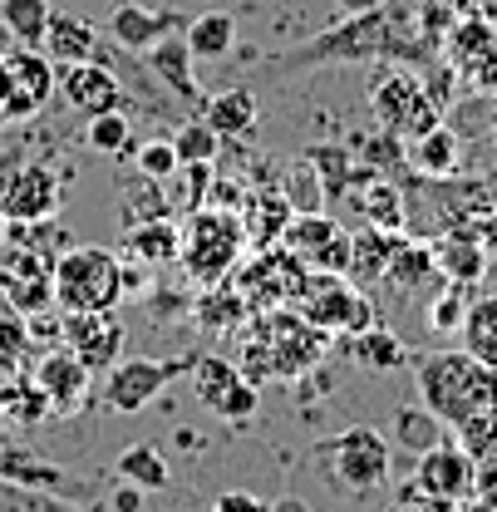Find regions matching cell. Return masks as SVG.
Returning <instances> with one entry per match:
<instances>
[{"label":"cell","mask_w":497,"mask_h":512,"mask_svg":"<svg viewBox=\"0 0 497 512\" xmlns=\"http://www.w3.org/2000/svg\"><path fill=\"white\" fill-rule=\"evenodd\" d=\"M438 45L419 25V0H389L379 10H360L345 25L325 30L320 40H306L296 50H286L276 69L296 74L311 64H350V60H394V64H429Z\"/></svg>","instance_id":"6da1fadb"},{"label":"cell","mask_w":497,"mask_h":512,"mask_svg":"<svg viewBox=\"0 0 497 512\" xmlns=\"http://www.w3.org/2000/svg\"><path fill=\"white\" fill-rule=\"evenodd\" d=\"M325 345H330V335L320 325H311L301 311H281V306L276 311H256V316L242 320V340H237L242 360H237V370L251 384L271 380V375L276 380H296V375L320 365Z\"/></svg>","instance_id":"7a4b0ae2"},{"label":"cell","mask_w":497,"mask_h":512,"mask_svg":"<svg viewBox=\"0 0 497 512\" xmlns=\"http://www.w3.org/2000/svg\"><path fill=\"white\" fill-rule=\"evenodd\" d=\"M414 384L419 404H429L448 429L468 424L473 414L497 404V365L478 360L473 350H429L414 360Z\"/></svg>","instance_id":"3957f363"},{"label":"cell","mask_w":497,"mask_h":512,"mask_svg":"<svg viewBox=\"0 0 497 512\" xmlns=\"http://www.w3.org/2000/svg\"><path fill=\"white\" fill-rule=\"evenodd\" d=\"M315 468L340 498H365L389 483L394 473V444L370 424H350L335 439L315 444Z\"/></svg>","instance_id":"277c9868"},{"label":"cell","mask_w":497,"mask_h":512,"mask_svg":"<svg viewBox=\"0 0 497 512\" xmlns=\"http://www.w3.org/2000/svg\"><path fill=\"white\" fill-rule=\"evenodd\" d=\"M242 247H247V227L237 212L227 207H197L183 227V261L187 276L207 291V286H222L237 261H242Z\"/></svg>","instance_id":"5b68a950"},{"label":"cell","mask_w":497,"mask_h":512,"mask_svg":"<svg viewBox=\"0 0 497 512\" xmlns=\"http://www.w3.org/2000/svg\"><path fill=\"white\" fill-rule=\"evenodd\" d=\"M124 301V256L104 247H69L55 261L60 311H114Z\"/></svg>","instance_id":"8992f818"},{"label":"cell","mask_w":497,"mask_h":512,"mask_svg":"<svg viewBox=\"0 0 497 512\" xmlns=\"http://www.w3.org/2000/svg\"><path fill=\"white\" fill-rule=\"evenodd\" d=\"M370 109L374 119L384 124V133L394 138H419L429 133L434 124H443V109L429 99L424 89V74L414 64H384L379 74L370 79Z\"/></svg>","instance_id":"52a82bcc"},{"label":"cell","mask_w":497,"mask_h":512,"mask_svg":"<svg viewBox=\"0 0 497 512\" xmlns=\"http://www.w3.org/2000/svg\"><path fill=\"white\" fill-rule=\"evenodd\" d=\"M187 380H192V389H197L202 409H207V414H217V419H227V424L251 419V414H256V404H261L256 384L237 370V360H222V355H192Z\"/></svg>","instance_id":"ba28073f"},{"label":"cell","mask_w":497,"mask_h":512,"mask_svg":"<svg viewBox=\"0 0 497 512\" xmlns=\"http://www.w3.org/2000/svg\"><path fill=\"white\" fill-rule=\"evenodd\" d=\"M187 370H192V355H183V360L133 355V360H119V365L109 370L104 399H109V409H119V414H138V409H148V404L178 380V375H187Z\"/></svg>","instance_id":"9c48e42d"},{"label":"cell","mask_w":497,"mask_h":512,"mask_svg":"<svg viewBox=\"0 0 497 512\" xmlns=\"http://www.w3.org/2000/svg\"><path fill=\"white\" fill-rule=\"evenodd\" d=\"M276 247H286L311 271H330V276H345V266H350V232L325 212H296Z\"/></svg>","instance_id":"30bf717a"},{"label":"cell","mask_w":497,"mask_h":512,"mask_svg":"<svg viewBox=\"0 0 497 512\" xmlns=\"http://www.w3.org/2000/svg\"><path fill=\"white\" fill-rule=\"evenodd\" d=\"M64 207V178L45 163H25L0 183V217L5 222H50Z\"/></svg>","instance_id":"8fae6325"},{"label":"cell","mask_w":497,"mask_h":512,"mask_svg":"<svg viewBox=\"0 0 497 512\" xmlns=\"http://www.w3.org/2000/svg\"><path fill=\"white\" fill-rule=\"evenodd\" d=\"M60 345L74 350L89 370H114L124 350V320L114 311H60Z\"/></svg>","instance_id":"7c38bea8"},{"label":"cell","mask_w":497,"mask_h":512,"mask_svg":"<svg viewBox=\"0 0 497 512\" xmlns=\"http://www.w3.org/2000/svg\"><path fill=\"white\" fill-rule=\"evenodd\" d=\"M301 316L311 320V325H320L325 335H360V330H370V325H379V311H374L370 291H360L355 281H345V276H335L330 286H320L311 301H301L296 306Z\"/></svg>","instance_id":"4fadbf2b"},{"label":"cell","mask_w":497,"mask_h":512,"mask_svg":"<svg viewBox=\"0 0 497 512\" xmlns=\"http://www.w3.org/2000/svg\"><path fill=\"white\" fill-rule=\"evenodd\" d=\"M414 483L429 488V493L443 498V503L463 508V503L478 493V463L463 453L458 439H443L438 448H429V453L414 458Z\"/></svg>","instance_id":"5bb4252c"},{"label":"cell","mask_w":497,"mask_h":512,"mask_svg":"<svg viewBox=\"0 0 497 512\" xmlns=\"http://www.w3.org/2000/svg\"><path fill=\"white\" fill-rule=\"evenodd\" d=\"M55 79H60V94L69 99V109L84 114V119L114 114L128 104L124 79L104 64H55Z\"/></svg>","instance_id":"9a60e30c"},{"label":"cell","mask_w":497,"mask_h":512,"mask_svg":"<svg viewBox=\"0 0 497 512\" xmlns=\"http://www.w3.org/2000/svg\"><path fill=\"white\" fill-rule=\"evenodd\" d=\"M178 30H187V20L178 10H148V5H138V0H119L114 15H109V40L124 45L128 55H143V50H153L163 35H178Z\"/></svg>","instance_id":"2e32d148"},{"label":"cell","mask_w":497,"mask_h":512,"mask_svg":"<svg viewBox=\"0 0 497 512\" xmlns=\"http://www.w3.org/2000/svg\"><path fill=\"white\" fill-rule=\"evenodd\" d=\"M443 281H448V276L438 271L434 242H419V237H399V242H394L389 271H384V286H389L394 296H419V291L434 296Z\"/></svg>","instance_id":"e0dca14e"},{"label":"cell","mask_w":497,"mask_h":512,"mask_svg":"<svg viewBox=\"0 0 497 512\" xmlns=\"http://www.w3.org/2000/svg\"><path fill=\"white\" fill-rule=\"evenodd\" d=\"M35 380H40V389L50 394L55 414H74V409L89 399V380H94V370H89V365H84L74 350L55 345L50 355H40V365H35Z\"/></svg>","instance_id":"ac0fdd59"},{"label":"cell","mask_w":497,"mask_h":512,"mask_svg":"<svg viewBox=\"0 0 497 512\" xmlns=\"http://www.w3.org/2000/svg\"><path fill=\"white\" fill-rule=\"evenodd\" d=\"M232 291L247 301V311H276L286 306V247H266L251 266H237V276H227Z\"/></svg>","instance_id":"d6986e66"},{"label":"cell","mask_w":497,"mask_h":512,"mask_svg":"<svg viewBox=\"0 0 497 512\" xmlns=\"http://www.w3.org/2000/svg\"><path fill=\"white\" fill-rule=\"evenodd\" d=\"M128 266H173L183 256V227L173 217H153V222H133L119 242Z\"/></svg>","instance_id":"ffe728a7"},{"label":"cell","mask_w":497,"mask_h":512,"mask_svg":"<svg viewBox=\"0 0 497 512\" xmlns=\"http://www.w3.org/2000/svg\"><path fill=\"white\" fill-rule=\"evenodd\" d=\"M148 55V69H153V79L173 94V99H183V104H202V89H197V79H192V45H187V35H163L153 50H143Z\"/></svg>","instance_id":"44dd1931"},{"label":"cell","mask_w":497,"mask_h":512,"mask_svg":"<svg viewBox=\"0 0 497 512\" xmlns=\"http://www.w3.org/2000/svg\"><path fill=\"white\" fill-rule=\"evenodd\" d=\"M434 256H438V271L448 276V281H458V286H478L483 276H488V252L478 247V237L468 232V227H448V232H438L434 242Z\"/></svg>","instance_id":"7402d4cb"},{"label":"cell","mask_w":497,"mask_h":512,"mask_svg":"<svg viewBox=\"0 0 497 512\" xmlns=\"http://www.w3.org/2000/svg\"><path fill=\"white\" fill-rule=\"evenodd\" d=\"M202 119L212 124L217 138H251V133H256V119H261L256 89L237 84V89H222V94L202 99Z\"/></svg>","instance_id":"603a6c76"},{"label":"cell","mask_w":497,"mask_h":512,"mask_svg":"<svg viewBox=\"0 0 497 512\" xmlns=\"http://www.w3.org/2000/svg\"><path fill=\"white\" fill-rule=\"evenodd\" d=\"M458 163H463V138H458L448 124H434L429 133L409 138V168H414L419 178L443 183V178L458 173Z\"/></svg>","instance_id":"cb8c5ba5"},{"label":"cell","mask_w":497,"mask_h":512,"mask_svg":"<svg viewBox=\"0 0 497 512\" xmlns=\"http://www.w3.org/2000/svg\"><path fill=\"white\" fill-rule=\"evenodd\" d=\"M404 232H379V227H360L350 237V266H345V281H355L360 291L370 286H384V271H389V256H394V242Z\"/></svg>","instance_id":"d4e9b609"},{"label":"cell","mask_w":497,"mask_h":512,"mask_svg":"<svg viewBox=\"0 0 497 512\" xmlns=\"http://www.w3.org/2000/svg\"><path fill=\"white\" fill-rule=\"evenodd\" d=\"M443 439H453V434H448V424L438 419L429 404H399L394 419H389V444L404 448L409 458H419V453L438 448Z\"/></svg>","instance_id":"484cf974"},{"label":"cell","mask_w":497,"mask_h":512,"mask_svg":"<svg viewBox=\"0 0 497 512\" xmlns=\"http://www.w3.org/2000/svg\"><path fill=\"white\" fill-rule=\"evenodd\" d=\"M306 163H311V173L320 178V188H325V197H345L350 202V192L365 188L374 178V168H360L345 148H335V143H315V148H306Z\"/></svg>","instance_id":"4316f807"},{"label":"cell","mask_w":497,"mask_h":512,"mask_svg":"<svg viewBox=\"0 0 497 512\" xmlns=\"http://www.w3.org/2000/svg\"><path fill=\"white\" fill-rule=\"evenodd\" d=\"M114 483H128L138 493H163L173 483V468H168V453L158 444H133L114 458Z\"/></svg>","instance_id":"83f0119b"},{"label":"cell","mask_w":497,"mask_h":512,"mask_svg":"<svg viewBox=\"0 0 497 512\" xmlns=\"http://www.w3.org/2000/svg\"><path fill=\"white\" fill-rule=\"evenodd\" d=\"M0 414H5V424L10 429H40L50 414H55V404H50V394L40 389V380L30 375H15V380L0 384Z\"/></svg>","instance_id":"f1b7e54d"},{"label":"cell","mask_w":497,"mask_h":512,"mask_svg":"<svg viewBox=\"0 0 497 512\" xmlns=\"http://www.w3.org/2000/svg\"><path fill=\"white\" fill-rule=\"evenodd\" d=\"M350 202L360 207L365 227H379V232H404V217H409V207H404V192L394 188L389 178H379V173H374L365 188L350 192Z\"/></svg>","instance_id":"f546056e"},{"label":"cell","mask_w":497,"mask_h":512,"mask_svg":"<svg viewBox=\"0 0 497 512\" xmlns=\"http://www.w3.org/2000/svg\"><path fill=\"white\" fill-rule=\"evenodd\" d=\"M291 217H296V207H291L286 192H256L251 207H247V217H242L247 242H256V247H276L281 232L291 227Z\"/></svg>","instance_id":"4dcf8cb0"},{"label":"cell","mask_w":497,"mask_h":512,"mask_svg":"<svg viewBox=\"0 0 497 512\" xmlns=\"http://www.w3.org/2000/svg\"><path fill=\"white\" fill-rule=\"evenodd\" d=\"M350 355H355L360 370H374V375H389V370H399L409 360L404 340L394 330H384V325H370V330L350 335Z\"/></svg>","instance_id":"1f68e13d"},{"label":"cell","mask_w":497,"mask_h":512,"mask_svg":"<svg viewBox=\"0 0 497 512\" xmlns=\"http://www.w3.org/2000/svg\"><path fill=\"white\" fill-rule=\"evenodd\" d=\"M50 15H55L50 0H0V25H5V35H10L15 45H30V50L45 45Z\"/></svg>","instance_id":"d6a6232c"},{"label":"cell","mask_w":497,"mask_h":512,"mask_svg":"<svg viewBox=\"0 0 497 512\" xmlns=\"http://www.w3.org/2000/svg\"><path fill=\"white\" fill-rule=\"evenodd\" d=\"M183 35H187V45H192V60H222L237 45V20L227 10H207V15L187 20Z\"/></svg>","instance_id":"836d02e7"},{"label":"cell","mask_w":497,"mask_h":512,"mask_svg":"<svg viewBox=\"0 0 497 512\" xmlns=\"http://www.w3.org/2000/svg\"><path fill=\"white\" fill-rule=\"evenodd\" d=\"M458 335H463V350H473L478 360L497 365V296H473Z\"/></svg>","instance_id":"e575fe53"},{"label":"cell","mask_w":497,"mask_h":512,"mask_svg":"<svg viewBox=\"0 0 497 512\" xmlns=\"http://www.w3.org/2000/svg\"><path fill=\"white\" fill-rule=\"evenodd\" d=\"M473 306V286H458V281H443L434 296H429V311H424V325L438 330V335H458L463 330V316Z\"/></svg>","instance_id":"d590c367"},{"label":"cell","mask_w":497,"mask_h":512,"mask_svg":"<svg viewBox=\"0 0 497 512\" xmlns=\"http://www.w3.org/2000/svg\"><path fill=\"white\" fill-rule=\"evenodd\" d=\"M84 143L94 148V153H104V158H133V119H128L124 109H114V114H99V119H89L84 128Z\"/></svg>","instance_id":"8d00e7d4"},{"label":"cell","mask_w":497,"mask_h":512,"mask_svg":"<svg viewBox=\"0 0 497 512\" xmlns=\"http://www.w3.org/2000/svg\"><path fill=\"white\" fill-rule=\"evenodd\" d=\"M453 439L463 444V453H468L478 468H497V404L483 409V414H473L468 424H458Z\"/></svg>","instance_id":"74e56055"},{"label":"cell","mask_w":497,"mask_h":512,"mask_svg":"<svg viewBox=\"0 0 497 512\" xmlns=\"http://www.w3.org/2000/svg\"><path fill=\"white\" fill-rule=\"evenodd\" d=\"M0 512H84V503H69L60 493H45V488L0 478Z\"/></svg>","instance_id":"f35d334b"},{"label":"cell","mask_w":497,"mask_h":512,"mask_svg":"<svg viewBox=\"0 0 497 512\" xmlns=\"http://www.w3.org/2000/svg\"><path fill=\"white\" fill-rule=\"evenodd\" d=\"M197 316H202L207 330H237L251 311H247V301L232 291V281H222V286H207V296L197 301Z\"/></svg>","instance_id":"ab89813d"},{"label":"cell","mask_w":497,"mask_h":512,"mask_svg":"<svg viewBox=\"0 0 497 512\" xmlns=\"http://www.w3.org/2000/svg\"><path fill=\"white\" fill-rule=\"evenodd\" d=\"M133 168H138V178L173 183V178L183 173V158H178L173 138H148V143H138V148H133Z\"/></svg>","instance_id":"60d3db41"},{"label":"cell","mask_w":497,"mask_h":512,"mask_svg":"<svg viewBox=\"0 0 497 512\" xmlns=\"http://www.w3.org/2000/svg\"><path fill=\"white\" fill-rule=\"evenodd\" d=\"M173 148H178V158H183V163H217L222 138L212 133L207 119H183L178 133H173Z\"/></svg>","instance_id":"b9f144b4"},{"label":"cell","mask_w":497,"mask_h":512,"mask_svg":"<svg viewBox=\"0 0 497 512\" xmlns=\"http://www.w3.org/2000/svg\"><path fill=\"white\" fill-rule=\"evenodd\" d=\"M394 512H453V503H443L429 488H419L414 478H404L399 493H394Z\"/></svg>","instance_id":"7bdbcfd3"},{"label":"cell","mask_w":497,"mask_h":512,"mask_svg":"<svg viewBox=\"0 0 497 512\" xmlns=\"http://www.w3.org/2000/svg\"><path fill=\"white\" fill-rule=\"evenodd\" d=\"M207 512H271V503H261L256 493H242V488H227V493L212 498Z\"/></svg>","instance_id":"ee69618b"},{"label":"cell","mask_w":497,"mask_h":512,"mask_svg":"<svg viewBox=\"0 0 497 512\" xmlns=\"http://www.w3.org/2000/svg\"><path fill=\"white\" fill-rule=\"evenodd\" d=\"M468 232L478 237V247L488 252V261H497V207L493 212H483V217H473V222H468Z\"/></svg>","instance_id":"f6af8a7d"},{"label":"cell","mask_w":497,"mask_h":512,"mask_svg":"<svg viewBox=\"0 0 497 512\" xmlns=\"http://www.w3.org/2000/svg\"><path fill=\"white\" fill-rule=\"evenodd\" d=\"M10 104H15V74H10V55H0V119L10 124Z\"/></svg>","instance_id":"bcb514c9"},{"label":"cell","mask_w":497,"mask_h":512,"mask_svg":"<svg viewBox=\"0 0 497 512\" xmlns=\"http://www.w3.org/2000/svg\"><path fill=\"white\" fill-rule=\"evenodd\" d=\"M453 10H458V15H478V20L497 25V0H453Z\"/></svg>","instance_id":"7dc6e473"},{"label":"cell","mask_w":497,"mask_h":512,"mask_svg":"<svg viewBox=\"0 0 497 512\" xmlns=\"http://www.w3.org/2000/svg\"><path fill=\"white\" fill-rule=\"evenodd\" d=\"M473 498H483V503L497 508V468H478V493Z\"/></svg>","instance_id":"c3c4849f"},{"label":"cell","mask_w":497,"mask_h":512,"mask_svg":"<svg viewBox=\"0 0 497 512\" xmlns=\"http://www.w3.org/2000/svg\"><path fill=\"white\" fill-rule=\"evenodd\" d=\"M114 508H119V512H138V508H143V493H138V488H128V483H119V488H114Z\"/></svg>","instance_id":"681fc988"},{"label":"cell","mask_w":497,"mask_h":512,"mask_svg":"<svg viewBox=\"0 0 497 512\" xmlns=\"http://www.w3.org/2000/svg\"><path fill=\"white\" fill-rule=\"evenodd\" d=\"M345 15H360V10H379V5H389V0H335Z\"/></svg>","instance_id":"f907efd6"},{"label":"cell","mask_w":497,"mask_h":512,"mask_svg":"<svg viewBox=\"0 0 497 512\" xmlns=\"http://www.w3.org/2000/svg\"><path fill=\"white\" fill-rule=\"evenodd\" d=\"M271 512H311V503H306V498H276Z\"/></svg>","instance_id":"816d5d0a"},{"label":"cell","mask_w":497,"mask_h":512,"mask_svg":"<svg viewBox=\"0 0 497 512\" xmlns=\"http://www.w3.org/2000/svg\"><path fill=\"white\" fill-rule=\"evenodd\" d=\"M458 512H497V508H493V503H483V498H468Z\"/></svg>","instance_id":"f5cc1de1"},{"label":"cell","mask_w":497,"mask_h":512,"mask_svg":"<svg viewBox=\"0 0 497 512\" xmlns=\"http://www.w3.org/2000/svg\"><path fill=\"white\" fill-rule=\"evenodd\" d=\"M5 429H10V424H5V414H0V434H5Z\"/></svg>","instance_id":"db71d44e"},{"label":"cell","mask_w":497,"mask_h":512,"mask_svg":"<svg viewBox=\"0 0 497 512\" xmlns=\"http://www.w3.org/2000/svg\"><path fill=\"white\" fill-rule=\"evenodd\" d=\"M453 512H458V508H453Z\"/></svg>","instance_id":"11a10c76"}]
</instances>
